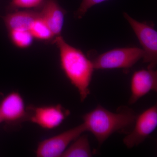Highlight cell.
Here are the masks:
<instances>
[{"instance_id": "6da1fadb", "label": "cell", "mask_w": 157, "mask_h": 157, "mask_svg": "<svg viewBox=\"0 0 157 157\" xmlns=\"http://www.w3.org/2000/svg\"><path fill=\"white\" fill-rule=\"evenodd\" d=\"M53 42L59 49L62 70L83 102L90 94V84L95 70L92 61L80 49L68 44L61 36L55 37Z\"/></svg>"}, {"instance_id": "7a4b0ae2", "label": "cell", "mask_w": 157, "mask_h": 157, "mask_svg": "<svg viewBox=\"0 0 157 157\" xmlns=\"http://www.w3.org/2000/svg\"><path fill=\"white\" fill-rule=\"evenodd\" d=\"M137 116L128 107H121L116 112L98 105L82 117L86 131L94 136L99 144H102L113 133L125 131L134 125Z\"/></svg>"}, {"instance_id": "3957f363", "label": "cell", "mask_w": 157, "mask_h": 157, "mask_svg": "<svg viewBox=\"0 0 157 157\" xmlns=\"http://www.w3.org/2000/svg\"><path fill=\"white\" fill-rule=\"evenodd\" d=\"M143 56L142 48L124 47L108 51L92 61L95 70L128 69L133 67Z\"/></svg>"}, {"instance_id": "277c9868", "label": "cell", "mask_w": 157, "mask_h": 157, "mask_svg": "<svg viewBox=\"0 0 157 157\" xmlns=\"http://www.w3.org/2000/svg\"><path fill=\"white\" fill-rule=\"evenodd\" d=\"M124 16L131 26L144 51L143 62L147 69H155L157 64V32L153 26L137 21L124 12Z\"/></svg>"}, {"instance_id": "5b68a950", "label": "cell", "mask_w": 157, "mask_h": 157, "mask_svg": "<svg viewBox=\"0 0 157 157\" xmlns=\"http://www.w3.org/2000/svg\"><path fill=\"white\" fill-rule=\"evenodd\" d=\"M86 132L83 123L39 142L36 151L38 157H62L70 144Z\"/></svg>"}, {"instance_id": "8992f818", "label": "cell", "mask_w": 157, "mask_h": 157, "mask_svg": "<svg viewBox=\"0 0 157 157\" xmlns=\"http://www.w3.org/2000/svg\"><path fill=\"white\" fill-rule=\"evenodd\" d=\"M27 121L46 130L57 128L70 114V110L61 104L31 106L27 107Z\"/></svg>"}, {"instance_id": "52a82bcc", "label": "cell", "mask_w": 157, "mask_h": 157, "mask_svg": "<svg viewBox=\"0 0 157 157\" xmlns=\"http://www.w3.org/2000/svg\"><path fill=\"white\" fill-rule=\"evenodd\" d=\"M133 130L124 138L128 148L139 145L151 134L157 127L156 104L149 107L136 116Z\"/></svg>"}, {"instance_id": "ba28073f", "label": "cell", "mask_w": 157, "mask_h": 157, "mask_svg": "<svg viewBox=\"0 0 157 157\" xmlns=\"http://www.w3.org/2000/svg\"><path fill=\"white\" fill-rule=\"evenodd\" d=\"M157 90V71L147 69L135 71L131 78V95L129 104H135L150 92Z\"/></svg>"}, {"instance_id": "9c48e42d", "label": "cell", "mask_w": 157, "mask_h": 157, "mask_svg": "<svg viewBox=\"0 0 157 157\" xmlns=\"http://www.w3.org/2000/svg\"><path fill=\"white\" fill-rule=\"evenodd\" d=\"M3 121L17 124L27 121L28 112L22 96L17 92L9 93L0 104Z\"/></svg>"}, {"instance_id": "30bf717a", "label": "cell", "mask_w": 157, "mask_h": 157, "mask_svg": "<svg viewBox=\"0 0 157 157\" xmlns=\"http://www.w3.org/2000/svg\"><path fill=\"white\" fill-rule=\"evenodd\" d=\"M40 17L50 28L55 37L61 36L66 11L57 0H45L39 10Z\"/></svg>"}, {"instance_id": "8fae6325", "label": "cell", "mask_w": 157, "mask_h": 157, "mask_svg": "<svg viewBox=\"0 0 157 157\" xmlns=\"http://www.w3.org/2000/svg\"><path fill=\"white\" fill-rule=\"evenodd\" d=\"M39 11L16 10L9 12L4 17L5 25L8 30H29L35 19L39 16Z\"/></svg>"}, {"instance_id": "7c38bea8", "label": "cell", "mask_w": 157, "mask_h": 157, "mask_svg": "<svg viewBox=\"0 0 157 157\" xmlns=\"http://www.w3.org/2000/svg\"><path fill=\"white\" fill-rule=\"evenodd\" d=\"M93 156L87 135L82 134L72 142L61 157H90Z\"/></svg>"}, {"instance_id": "4fadbf2b", "label": "cell", "mask_w": 157, "mask_h": 157, "mask_svg": "<svg viewBox=\"0 0 157 157\" xmlns=\"http://www.w3.org/2000/svg\"><path fill=\"white\" fill-rule=\"evenodd\" d=\"M34 39L40 41H49L55 37L46 22L39 16L35 19L29 29Z\"/></svg>"}, {"instance_id": "5bb4252c", "label": "cell", "mask_w": 157, "mask_h": 157, "mask_svg": "<svg viewBox=\"0 0 157 157\" xmlns=\"http://www.w3.org/2000/svg\"><path fill=\"white\" fill-rule=\"evenodd\" d=\"M8 31L11 42L17 48H28L33 44L34 38L29 30L13 29Z\"/></svg>"}, {"instance_id": "9a60e30c", "label": "cell", "mask_w": 157, "mask_h": 157, "mask_svg": "<svg viewBox=\"0 0 157 157\" xmlns=\"http://www.w3.org/2000/svg\"><path fill=\"white\" fill-rule=\"evenodd\" d=\"M45 0H11L9 9L11 11L18 9H40ZM10 11V12H11Z\"/></svg>"}, {"instance_id": "2e32d148", "label": "cell", "mask_w": 157, "mask_h": 157, "mask_svg": "<svg viewBox=\"0 0 157 157\" xmlns=\"http://www.w3.org/2000/svg\"><path fill=\"white\" fill-rule=\"evenodd\" d=\"M105 1L106 0H82L78 10L75 12V17L77 19H81L91 7Z\"/></svg>"}, {"instance_id": "e0dca14e", "label": "cell", "mask_w": 157, "mask_h": 157, "mask_svg": "<svg viewBox=\"0 0 157 157\" xmlns=\"http://www.w3.org/2000/svg\"><path fill=\"white\" fill-rule=\"evenodd\" d=\"M3 121L2 118V115H1V112H0V123Z\"/></svg>"}]
</instances>
